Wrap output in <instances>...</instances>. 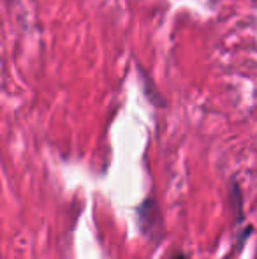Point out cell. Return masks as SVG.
<instances>
[{"label":"cell","mask_w":257,"mask_h":259,"mask_svg":"<svg viewBox=\"0 0 257 259\" xmlns=\"http://www.w3.org/2000/svg\"><path fill=\"white\" fill-rule=\"evenodd\" d=\"M139 228L143 231V235L146 236L150 242L159 243L164 238V224H162L161 210L153 198L144 199L139 205Z\"/></svg>","instance_id":"1"}]
</instances>
